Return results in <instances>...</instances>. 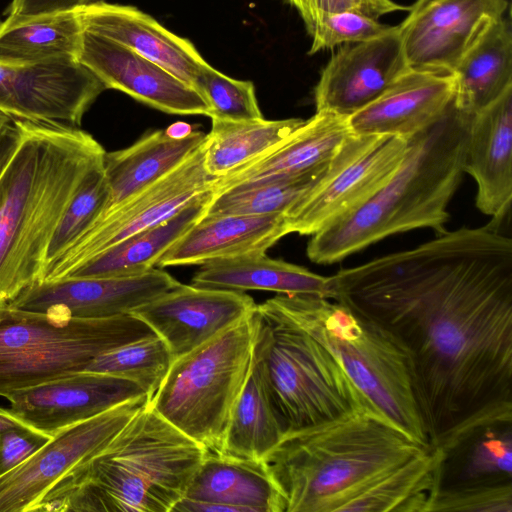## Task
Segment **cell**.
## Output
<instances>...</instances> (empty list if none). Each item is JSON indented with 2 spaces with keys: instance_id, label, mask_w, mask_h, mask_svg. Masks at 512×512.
I'll list each match as a JSON object with an SVG mask.
<instances>
[{
  "instance_id": "1",
  "label": "cell",
  "mask_w": 512,
  "mask_h": 512,
  "mask_svg": "<svg viewBox=\"0 0 512 512\" xmlns=\"http://www.w3.org/2000/svg\"><path fill=\"white\" fill-rule=\"evenodd\" d=\"M329 276V297L403 354L424 432L444 454L512 423V239L462 227Z\"/></svg>"
},
{
  "instance_id": "2",
  "label": "cell",
  "mask_w": 512,
  "mask_h": 512,
  "mask_svg": "<svg viewBox=\"0 0 512 512\" xmlns=\"http://www.w3.org/2000/svg\"><path fill=\"white\" fill-rule=\"evenodd\" d=\"M21 126V143L0 176V303L42 280L65 209L106 153L76 126L26 120Z\"/></svg>"
},
{
  "instance_id": "3",
  "label": "cell",
  "mask_w": 512,
  "mask_h": 512,
  "mask_svg": "<svg viewBox=\"0 0 512 512\" xmlns=\"http://www.w3.org/2000/svg\"><path fill=\"white\" fill-rule=\"evenodd\" d=\"M148 402L100 452L59 479L31 512H171L208 450Z\"/></svg>"
},
{
  "instance_id": "4",
  "label": "cell",
  "mask_w": 512,
  "mask_h": 512,
  "mask_svg": "<svg viewBox=\"0 0 512 512\" xmlns=\"http://www.w3.org/2000/svg\"><path fill=\"white\" fill-rule=\"evenodd\" d=\"M470 117L452 103L436 122L407 138L404 158L388 181L362 205L311 235L308 258L332 264L396 233L443 232L464 174Z\"/></svg>"
},
{
  "instance_id": "5",
  "label": "cell",
  "mask_w": 512,
  "mask_h": 512,
  "mask_svg": "<svg viewBox=\"0 0 512 512\" xmlns=\"http://www.w3.org/2000/svg\"><path fill=\"white\" fill-rule=\"evenodd\" d=\"M429 447L362 411L285 434L263 461L286 512H339L362 488Z\"/></svg>"
},
{
  "instance_id": "6",
  "label": "cell",
  "mask_w": 512,
  "mask_h": 512,
  "mask_svg": "<svg viewBox=\"0 0 512 512\" xmlns=\"http://www.w3.org/2000/svg\"><path fill=\"white\" fill-rule=\"evenodd\" d=\"M259 306L329 350L375 412L414 440L430 445L406 360L382 328L347 306L316 294H277Z\"/></svg>"
},
{
  "instance_id": "7",
  "label": "cell",
  "mask_w": 512,
  "mask_h": 512,
  "mask_svg": "<svg viewBox=\"0 0 512 512\" xmlns=\"http://www.w3.org/2000/svg\"><path fill=\"white\" fill-rule=\"evenodd\" d=\"M253 359L286 434L357 412H375L329 350L259 305L254 311Z\"/></svg>"
},
{
  "instance_id": "8",
  "label": "cell",
  "mask_w": 512,
  "mask_h": 512,
  "mask_svg": "<svg viewBox=\"0 0 512 512\" xmlns=\"http://www.w3.org/2000/svg\"><path fill=\"white\" fill-rule=\"evenodd\" d=\"M152 335L131 313L85 319L0 303V396L84 371L97 356Z\"/></svg>"
},
{
  "instance_id": "9",
  "label": "cell",
  "mask_w": 512,
  "mask_h": 512,
  "mask_svg": "<svg viewBox=\"0 0 512 512\" xmlns=\"http://www.w3.org/2000/svg\"><path fill=\"white\" fill-rule=\"evenodd\" d=\"M253 347L254 312L175 358L149 405L209 452L220 453L249 376Z\"/></svg>"
},
{
  "instance_id": "10",
  "label": "cell",
  "mask_w": 512,
  "mask_h": 512,
  "mask_svg": "<svg viewBox=\"0 0 512 512\" xmlns=\"http://www.w3.org/2000/svg\"><path fill=\"white\" fill-rule=\"evenodd\" d=\"M406 149L404 137L352 133L328 175L284 213L289 232L311 236L362 205L396 171Z\"/></svg>"
},
{
  "instance_id": "11",
  "label": "cell",
  "mask_w": 512,
  "mask_h": 512,
  "mask_svg": "<svg viewBox=\"0 0 512 512\" xmlns=\"http://www.w3.org/2000/svg\"><path fill=\"white\" fill-rule=\"evenodd\" d=\"M204 145L205 142L170 173L95 222L46 268L40 282L63 278L78 265L164 221L199 195L212 190L216 178L205 169Z\"/></svg>"
},
{
  "instance_id": "12",
  "label": "cell",
  "mask_w": 512,
  "mask_h": 512,
  "mask_svg": "<svg viewBox=\"0 0 512 512\" xmlns=\"http://www.w3.org/2000/svg\"><path fill=\"white\" fill-rule=\"evenodd\" d=\"M143 396L70 425L27 460L0 477V512H31L74 466L100 452L148 402Z\"/></svg>"
},
{
  "instance_id": "13",
  "label": "cell",
  "mask_w": 512,
  "mask_h": 512,
  "mask_svg": "<svg viewBox=\"0 0 512 512\" xmlns=\"http://www.w3.org/2000/svg\"><path fill=\"white\" fill-rule=\"evenodd\" d=\"M104 84L74 58L0 64V111L16 119L78 127Z\"/></svg>"
},
{
  "instance_id": "14",
  "label": "cell",
  "mask_w": 512,
  "mask_h": 512,
  "mask_svg": "<svg viewBox=\"0 0 512 512\" xmlns=\"http://www.w3.org/2000/svg\"><path fill=\"white\" fill-rule=\"evenodd\" d=\"M507 0H416L398 33L411 69L452 73Z\"/></svg>"
},
{
  "instance_id": "15",
  "label": "cell",
  "mask_w": 512,
  "mask_h": 512,
  "mask_svg": "<svg viewBox=\"0 0 512 512\" xmlns=\"http://www.w3.org/2000/svg\"><path fill=\"white\" fill-rule=\"evenodd\" d=\"M180 284L154 267L134 276L36 282L7 303L24 310L100 319L129 314Z\"/></svg>"
},
{
  "instance_id": "16",
  "label": "cell",
  "mask_w": 512,
  "mask_h": 512,
  "mask_svg": "<svg viewBox=\"0 0 512 512\" xmlns=\"http://www.w3.org/2000/svg\"><path fill=\"white\" fill-rule=\"evenodd\" d=\"M256 307L243 291L181 283L131 314L165 341L175 359L246 318Z\"/></svg>"
},
{
  "instance_id": "17",
  "label": "cell",
  "mask_w": 512,
  "mask_h": 512,
  "mask_svg": "<svg viewBox=\"0 0 512 512\" xmlns=\"http://www.w3.org/2000/svg\"><path fill=\"white\" fill-rule=\"evenodd\" d=\"M147 396L136 383L104 373L75 372L8 395L13 415L53 436L58 431Z\"/></svg>"
},
{
  "instance_id": "18",
  "label": "cell",
  "mask_w": 512,
  "mask_h": 512,
  "mask_svg": "<svg viewBox=\"0 0 512 512\" xmlns=\"http://www.w3.org/2000/svg\"><path fill=\"white\" fill-rule=\"evenodd\" d=\"M408 69L398 26L385 36L341 45L315 86L316 111L349 117L377 99Z\"/></svg>"
},
{
  "instance_id": "19",
  "label": "cell",
  "mask_w": 512,
  "mask_h": 512,
  "mask_svg": "<svg viewBox=\"0 0 512 512\" xmlns=\"http://www.w3.org/2000/svg\"><path fill=\"white\" fill-rule=\"evenodd\" d=\"M78 61L93 72L106 89L119 90L169 114L209 117V105L195 89L104 36L84 29Z\"/></svg>"
},
{
  "instance_id": "20",
  "label": "cell",
  "mask_w": 512,
  "mask_h": 512,
  "mask_svg": "<svg viewBox=\"0 0 512 512\" xmlns=\"http://www.w3.org/2000/svg\"><path fill=\"white\" fill-rule=\"evenodd\" d=\"M463 171L476 182V206L501 222L512 200V87L471 115Z\"/></svg>"
},
{
  "instance_id": "21",
  "label": "cell",
  "mask_w": 512,
  "mask_h": 512,
  "mask_svg": "<svg viewBox=\"0 0 512 512\" xmlns=\"http://www.w3.org/2000/svg\"><path fill=\"white\" fill-rule=\"evenodd\" d=\"M454 95L452 74L409 68L348 124L355 135L409 138L441 118Z\"/></svg>"
},
{
  "instance_id": "22",
  "label": "cell",
  "mask_w": 512,
  "mask_h": 512,
  "mask_svg": "<svg viewBox=\"0 0 512 512\" xmlns=\"http://www.w3.org/2000/svg\"><path fill=\"white\" fill-rule=\"evenodd\" d=\"M76 11L85 30L127 47L195 89L207 62L189 40L132 6L97 0Z\"/></svg>"
},
{
  "instance_id": "23",
  "label": "cell",
  "mask_w": 512,
  "mask_h": 512,
  "mask_svg": "<svg viewBox=\"0 0 512 512\" xmlns=\"http://www.w3.org/2000/svg\"><path fill=\"white\" fill-rule=\"evenodd\" d=\"M351 134L348 117L316 111L272 151L216 178L212 193L217 195L262 180L320 172L330 164Z\"/></svg>"
},
{
  "instance_id": "24",
  "label": "cell",
  "mask_w": 512,
  "mask_h": 512,
  "mask_svg": "<svg viewBox=\"0 0 512 512\" xmlns=\"http://www.w3.org/2000/svg\"><path fill=\"white\" fill-rule=\"evenodd\" d=\"M284 213L203 215L158 259L155 267L205 264L265 253L289 234Z\"/></svg>"
},
{
  "instance_id": "25",
  "label": "cell",
  "mask_w": 512,
  "mask_h": 512,
  "mask_svg": "<svg viewBox=\"0 0 512 512\" xmlns=\"http://www.w3.org/2000/svg\"><path fill=\"white\" fill-rule=\"evenodd\" d=\"M205 139L200 130L179 134L168 127L145 134L127 148L106 152L103 170L109 199L99 219L177 168Z\"/></svg>"
},
{
  "instance_id": "26",
  "label": "cell",
  "mask_w": 512,
  "mask_h": 512,
  "mask_svg": "<svg viewBox=\"0 0 512 512\" xmlns=\"http://www.w3.org/2000/svg\"><path fill=\"white\" fill-rule=\"evenodd\" d=\"M183 497L234 507L237 512H286V503L261 460L207 452Z\"/></svg>"
},
{
  "instance_id": "27",
  "label": "cell",
  "mask_w": 512,
  "mask_h": 512,
  "mask_svg": "<svg viewBox=\"0 0 512 512\" xmlns=\"http://www.w3.org/2000/svg\"><path fill=\"white\" fill-rule=\"evenodd\" d=\"M212 197V190L199 195L174 215L107 248L63 278L126 277L149 271L205 214Z\"/></svg>"
},
{
  "instance_id": "28",
  "label": "cell",
  "mask_w": 512,
  "mask_h": 512,
  "mask_svg": "<svg viewBox=\"0 0 512 512\" xmlns=\"http://www.w3.org/2000/svg\"><path fill=\"white\" fill-rule=\"evenodd\" d=\"M453 104L472 115L512 87V31L504 16L492 21L464 53L451 73Z\"/></svg>"
},
{
  "instance_id": "29",
  "label": "cell",
  "mask_w": 512,
  "mask_h": 512,
  "mask_svg": "<svg viewBox=\"0 0 512 512\" xmlns=\"http://www.w3.org/2000/svg\"><path fill=\"white\" fill-rule=\"evenodd\" d=\"M197 287L236 291L264 290L277 294L329 297V276H322L265 253L218 259L201 265L192 278Z\"/></svg>"
},
{
  "instance_id": "30",
  "label": "cell",
  "mask_w": 512,
  "mask_h": 512,
  "mask_svg": "<svg viewBox=\"0 0 512 512\" xmlns=\"http://www.w3.org/2000/svg\"><path fill=\"white\" fill-rule=\"evenodd\" d=\"M443 456L442 450L429 447L362 488L339 512H430Z\"/></svg>"
},
{
  "instance_id": "31",
  "label": "cell",
  "mask_w": 512,
  "mask_h": 512,
  "mask_svg": "<svg viewBox=\"0 0 512 512\" xmlns=\"http://www.w3.org/2000/svg\"><path fill=\"white\" fill-rule=\"evenodd\" d=\"M285 434L261 371L252 359L249 376L232 410L220 454L261 460Z\"/></svg>"
},
{
  "instance_id": "32",
  "label": "cell",
  "mask_w": 512,
  "mask_h": 512,
  "mask_svg": "<svg viewBox=\"0 0 512 512\" xmlns=\"http://www.w3.org/2000/svg\"><path fill=\"white\" fill-rule=\"evenodd\" d=\"M304 121L300 118L250 121L211 118V129L204 145L207 173L219 178L262 157L285 141Z\"/></svg>"
},
{
  "instance_id": "33",
  "label": "cell",
  "mask_w": 512,
  "mask_h": 512,
  "mask_svg": "<svg viewBox=\"0 0 512 512\" xmlns=\"http://www.w3.org/2000/svg\"><path fill=\"white\" fill-rule=\"evenodd\" d=\"M511 424L480 429L444 454L439 488L512 483Z\"/></svg>"
},
{
  "instance_id": "34",
  "label": "cell",
  "mask_w": 512,
  "mask_h": 512,
  "mask_svg": "<svg viewBox=\"0 0 512 512\" xmlns=\"http://www.w3.org/2000/svg\"><path fill=\"white\" fill-rule=\"evenodd\" d=\"M83 24L76 10L41 15L0 29V64H33L56 58L78 60Z\"/></svg>"
},
{
  "instance_id": "35",
  "label": "cell",
  "mask_w": 512,
  "mask_h": 512,
  "mask_svg": "<svg viewBox=\"0 0 512 512\" xmlns=\"http://www.w3.org/2000/svg\"><path fill=\"white\" fill-rule=\"evenodd\" d=\"M334 158L317 173L257 181L213 195L205 215L285 213L328 175Z\"/></svg>"
},
{
  "instance_id": "36",
  "label": "cell",
  "mask_w": 512,
  "mask_h": 512,
  "mask_svg": "<svg viewBox=\"0 0 512 512\" xmlns=\"http://www.w3.org/2000/svg\"><path fill=\"white\" fill-rule=\"evenodd\" d=\"M173 360L165 341L155 334L97 356L84 371L130 380L144 390L150 401L165 379Z\"/></svg>"
},
{
  "instance_id": "37",
  "label": "cell",
  "mask_w": 512,
  "mask_h": 512,
  "mask_svg": "<svg viewBox=\"0 0 512 512\" xmlns=\"http://www.w3.org/2000/svg\"><path fill=\"white\" fill-rule=\"evenodd\" d=\"M108 199L102 161L85 175L65 209L48 247L45 270L101 217Z\"/></svg>"
},
{
  "instance_id": "38",
  "label": "cell",
  "mask_w": 512,
  "mask_h": 512,
  "mask_svg": "<svg viewBox=\"0 0 512 512\" xmlns=\"http://www.w3.org/2000/svg\"><path fill=\"white\" fill-rule=\"evenodd\" d=\"M195 90L209 105L210 118L228 121L263 118L253 83L230 78L208 63L197 76Z\"/></svg>"
},
{
  "instance_id": "39",
  "label": "cell",
  "mask_w": 512,
  "mask_h": 512,
  "mask_svg": "<svg viewBox=\"0 0 512 512\" xmlns=\"http://www.w3.org/2000/svg\"><path fill=\"white\" fill-rule=\"evenodd\" d=\"M396 27L355 12L323 14L315 20L308 32L312 38L308 54L376 39L389 34Z\"/></svg>"
},
{
  "instance_id": "40",
  "label": "cell",
  "mask_w": 512,
  "mask_h": 512,
  "mask_svg": "<svg viewBox=\"0 0 512 512\" xmlns=\"http://www.w3.org/2000/svg\"><path fill=\"white\" fill-rule=\"evenodd\" d=\"M512 512V483L439 488L430 512Z\"/></svg>"
},
{
  "instance_id": "41",
  "label": "cell",
  "mask_w": 512,
  "mask_h": 512,
  "mask_svg": "<svg viewBox=\"0 0 512 512\" xmlns=\"http://www.w3.org/2000/svg\"><path fill=\"white\" fill-rule=\"evenodd\" d=\"M51 437L23 422L8 409L0 408V477L27 460Z\"/></svg>"
},
{
  "instance_id": "42",
  "label": "cell",
  "mask_w": 512,
  "mask_h": 512,
  "mask_svg": "<svg viewBox=\"0 0 512 512\" xmlns=\"http://www.w3.org/2000/svg\"><path fill=\"white\" fill-rule=\"evenodd\" d=\"M409 8L393 0H310L311 25L307 31L312 29L315 20L323 14L355 12L378 19L389 13L408 11Z\"/></svg>"
},
{
  "instance_id": "43",
  "label": "cell",
  "mask_w": 512,
  "mask_h": 512,
  "mask_svg": "<svg viewBox=\"0 0 512 512\" xmlns=\"http://www.w3.org/2000/svg\"><path fill=\"white\" fill-rule=\"evenodd\" d=\"M95 1L97 0H12L4 11L6 19L2 21L0 29L41 15L77 10Z\"/></svg>"
},
{
  "instance_id": "44",
  "label": "cell",
  "mask_w": 512,
  "mask_h": 512,
  "mask_svg": "<svg viewBox=\"0 0 512 512\" xmlns=\"http://www.w3.org/2000/svg\"><path fill=\"white\" fill-rule=\"evenodd\" d=\"M21 120L0 111V176L22 140Z\"/></svg>"
},
{
  "instance_id": "45",
  "label": "cell",
  "mask_w": 512,
  "mask_h": 512,
  "mask_svg": "<svg viewBox=\"0 0 512 512\" xmlns=\"http://www.w3.org/2000/svg\"><path fill=\"white\" fill-rule=\"evenodd\" d=\"M301 15L306 29L311 25L310 0H287Z\"/></svg>"
},
{
  "instance_id": "46",
  "label": "cell",
  "mask_w": 512,
  "mask_h": 512,
  "mask_svg": "<svg viewBox=\"0 0 512 512\" xmlns=\"http://www.w3.org/2000/svg\"><path fill=\"white\" fill-rule=\"evenodd\" d=\"M2 21L0 20V25H1Z\"/></svg>"
}]
</instances>
